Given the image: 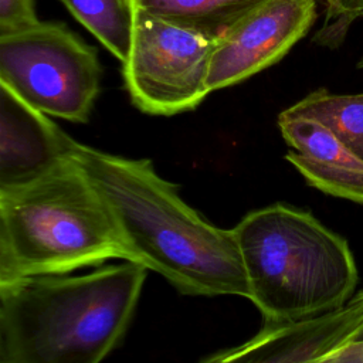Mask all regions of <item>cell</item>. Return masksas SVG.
<instances>
[{
	"instance_id": "cell-14",
	"label": "cell",
	"mask_w": 363,
	"mask_h": 363,
	"mask_svg": "<svg viewBox=\"0 0 363 363\" xmlns=\"http://www.w3.org/2000/svg\"><path fill=\"white\" fill-rule=\"evenodd\" d=\"M322 3L325 20L313 41L323 47L336 48L345 41L350 26L363 18V0H322Z\"/></svg>"
},
{
	"instance_id": "cell-3",
	"label": "cell",
	"mask_w": 363,
	"mask_h": 363,
	"mask_svg": "<svg viewBox=\"0 0 363 363\" xmlns=\"http://www.w3.org/2000/svg\"><path fill=\"white\" fill-rule=\"evenodd\" d=\"M233 231L264 326L320 316L354 295L359 272L347 241L309 211L272 204Z\"/></svg>"
},
{
	"instance_id": "cell-5",
	"label": "cell",
	"mask_w": 363,
	"mask_h": 363,
	"mask_svg": "<svg viewBox=\"0 0 363 363\" xmlns=\"http://www.w3.org/2000/svg\"><path fill=\"white\" fill-rule=\"evenodd\" d=\"M101 77L96 50L61 21L0 35V81L45 115L88 122Z\"/></svg>"
},
{
	"instance_id": "cell-12",
	"label": "cell",
	"mask_w": 363,
	"mask_h": 363,
	"mask_svg": "<svg viewBox=\"0 0 363 363\" xmlns=\"http://www.w3.org/2000/svg\"><path fill=\"white\" fill-rule=\"evenodd\" d=\"M282 112L323 123L354 156L363 160V92L339 95L328 89H316Z\"/></svg>"
},
{
	"instance_id": "cell-1",
	"label": "cell",
	"mask_w": 363,
	"mask_h": 363,
	"mask_svg": "<svg viewBox=\"0 0 363 363\" xmlns=\"http://www.w3.org/2000/svg\"><path fill=\"white\" fill-rule=\"evenodd\" d=\"M71 156L104 197L130 262L160 274L182 294L250 298L234 231L201 218L150 160L109 155L77 140Z\"/></svg>"
},
{
	"instance_id": "cell-18",
	"label": "cell",
	"mask_w": 363,
	"mask_h": 363,
	"mask_svg": "<svg viewBox=\"0 0 363 363\" xmlns=\"http://www.w3.org/2000/svg\"><path fill=\"white\" fill-rule=\"evenodd\" d=\"M357 64H363V58H362V60H360Z\"/></svg>"
},
{
	"instance_id": "cell-16",
	"label": "cell",
	"mask_w": 363,
	"mask_h": 363,
	"mask_svg": "<svg viewBox=\"0 0 363 363\" xmlns=\"http://www.w3.org/2000/svg\"><path fill=\"white\" fill-rule=\"evenodd\" d=\"M315 363H363V325L347 342L333 349Z\"/></svg>"
},
{
	"instance_id": "cell-15",
	"label": "cell",
	"mask_w": 363,
	"mask_h": 363,
	"mask_svg": "<svg viewBox=\"0 0 363 363\" xmlns=\"http://www.w3.org/2000/svg\"><path fill=\"white\" fill-rule=\"evenodd\" d=\"M38 21L34 0H0V35L26 30Z\"/></svg>"
},
{
	"instance_id": "cell-4",
	"label": "cell",
	"mask_w": 363,
	"mask_h": 363,
	"mask_svg": "<svg viewBox=\"0 0 363 363\" xmlns=\"http://www.w3.org/2000/svg\"><path fill=\"white\" fill-rule=\"evenodd\" d=\"M129 261L113 217L69 156L44 176L0 190V284Z\"/></svg>"
},
{
	"instance_id": "cell-10",
	"label": "cell",
	"mask_w": 363,
	"mask_h": 363,
	"mask_svg": "<svg viewBox=\"0 0 363 363\" xmlns=\"http://www.w3.org/2000/svg\"><path fill=\"white\" fill-rule=\"evenodd\" d=\"M278 126L291 150L285 159L315 189L363 204V160L323 123L279 113Z\"/></svg>"
},
{
	"instance_id": "cell-17",
	"label": "cell",
	"mask_w": 363,
	"mask_h": 363,
	"mask_svg": "<svg viewBox=\"0 0 363 363\" xmlns=\"http://www.w3.org/2000/svg\"><path fill=\"white\" fill-rule=\"evenodd\" d=\"M357 68H363V64H357Z\"/></svg>"
},
{
	"instance_id": "cell-7",
	"label": "cell",
	"mask_w": 363,
	"mask_h": 363,
	"mask_svg": "<svg viewBox=\"0 0 363 363\" xmlns=\"http://www.w3.org/2000/svg\"><path fill=\"white\" fill-rule=\"evenodd\" d=\"M316 0H265L216 40L208 67L210 92L240 84L274 65L309 31Z\"/></svg>"
},
{
	"instance_id": "cell-9",
	"label": "cell",
	"mask_w": 363,
	"mask_h": 363,
	"mask_svg": "<svg viewBox=\"0 0 363 363\" xmlns=\"http://www.w3.org/2000/svg\"><path fill=\"white\" fill-rule=\"evenodd\" d=\"M75 140L0 81V190L27 184L71 156Z\"/></svg>"
},
{
	"instance_id": "cell-2",
	"label": "cell",
	"mask_w": 363,
	"mask_h": 363,
	"mask_svg": "<svg viewBox=\"0 0 363 363\" xmlns=\"http://www.w3.org/2000/svg\"><path fill=\"white\" fill-rule=\"evenodd\" d=\"M145 278L128 261L0 284V363H101L128 329Z\"/></svg>"
},
{
	"instance_id": "cell-11",
	"label": "cell",
	"mask_w": 363,
	"mask_h": 363,
	"mask_svg": "<svg viewBox=\"0 0 363 363\" xmlns=\"http://www.w3.org/2000/svg\"><path fill=\"white\" fill-rule=\"evenodd\" d=\"M265 0H130L133 10L218 40L237 20Z\"/></svg>"
},
{
	"instance_id": "cell-13",
	"label": "cell",
	"mask_w": 363,
	"mask_h": 363,
	"mask_svg": "<svg viewBox=\"0 0 363 363\" xmlns=\"http://www.w3.org/2000/svg\"><path fill=\"white\" fill-rule=\"evenodd\" d=\"M68 11L119 61L125 62L133 37L130 0H61Z\"/></svg>"
},
{
	"instance_id": "cell-6",
	"label": "cell",
	"mask_w": 363,
	"mask_h": 363,
	"mask_svg": "<svg viewBox=\"0 0 363 363\" xmlns=\"http://www.w3.org/2000/svg\"><path fill=\"white\" fill-rule=\"evenodd\" d=\"M214 40L135 10L123 81L133 105L170 116L197 108L210 94L207 78Z\"/></svg>"
},
{
	"instance_id": "cell-8",
	"label": "cell",
	"mask_w": 363,
	"mask_h": 363,
	"mask_svg": "<svg viewBox=\"0 0 363 363\" xmlns=\"http://www.w3.org/2000/svg\"><path fill=\"white\" fill-rule=\"evenodd\" d=\"M363 325V289L342 308L301 322L262 326L248 342L199 363H315Z\"/></svg>"
}]
</instances>
